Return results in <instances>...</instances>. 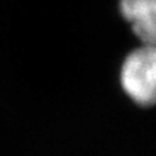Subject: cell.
<instances>
[{
	"instance_id": "cell-1",
	"label": "cell",
	"mask_w": 156,
	"mask_h": 156,
	"mask_svg": "<svg viewBox=\"0 0 156 156\" xmlns=\"http://www.w3.org/2000/svg\"><path fill=\"white\" fill-rule=\"evenodd\" d=\"M121 85L136 104H156V46L143 44L126 56L121 68Z\"/></svg>"
},
{
	"instance_id": "cell-2",
	"label": "cell",
	"mask_w": 156,
	"mask_h": 156,
	"mask_svg": "<svg viewBox=\"0 0 156 156\" xmlns=\"http://www.w3.org/2000/svg\"><path fill=\"white\" fill-rule=\"evenodd\" d=\"M120 11L143 44L156 46V0H120Z\"/></svg>"
}]
</instances>
